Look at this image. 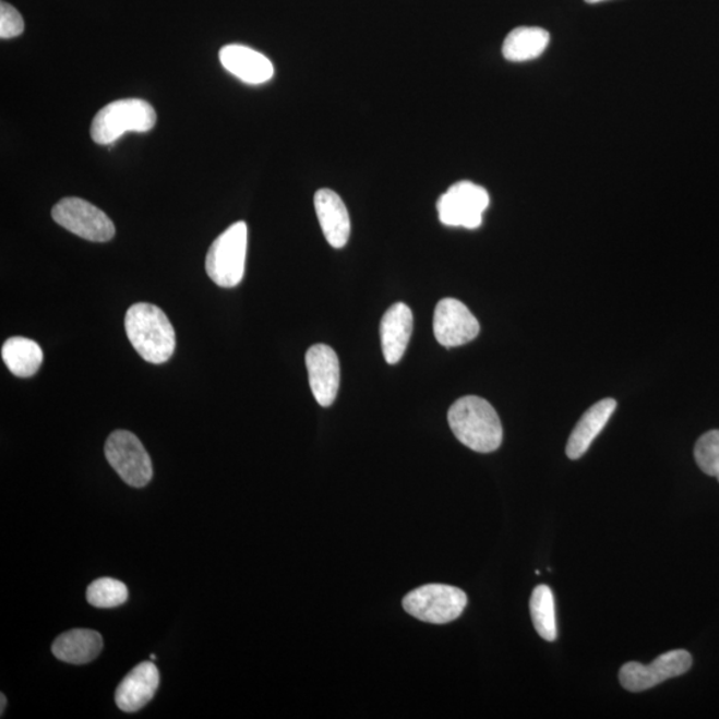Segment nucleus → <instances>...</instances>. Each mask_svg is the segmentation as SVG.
Returning a JSON list of instances; mask_svg holds the SVG:
<instances>
[{"label":"nucleus","mask_w":719,"mask_h":719,"mask_svg":"<svg viewBox=\"0 0 719 719\" xmlns=\"http://www.w3.org/2000/svg\"><path fill=\"white\" fill-rule=\"evenodd\" d=\"M155 124L156 112L146 100H117L96 113L91 125V137L95 143L107 146L117 142L125 132H148Z\"/></svg>","instance_id":"7ed1b4c3"},{"label":"nucleus","mask_w":719,"mask_h":719,"mask_svg":"<svg viewBox=\"0 0 719 719\" xmlns=\"http://www.w3.org/2000/svg\"><path fill=\"white\" fill-rule=\"evenodd\" d=\"M585 2L589 4H596V3L606 2V0H585Z\"/></svg>","instance_id":"393cba45"},{"label":"nucleus","mask_w":719,"mask_h":719,"mask_svg":"<svg viewBox=\"0 0 719 719\" xmlns=\"http://www.w3.org/2000/svg\"><path fill=\"white\" fill-rule=\"evenodd\" d=\"M127 600H129V589L118 579L99 578L87 589V601L95 608H117L123 606Z\"/></svg>","instance_id":"412c9836"},{"label":"nucleus","mask_w":719,"mask_h":719,"mask_svg":"<svg viewBox=\"0 0 719 719\" xmlns=\"http://www.w3.org/2000/svg\"><path fill=\"white\" fill-rule=\"evenodd\" d=\"M52 219L68 231L96 243H105L115 237L110 217L80 197H65L52 208Z\"/></svg>","instance_id":"6e6552de"},{"label":"nucleus","mask_w":719,"mask_h":719,"mask_svg":"<svg viewBox=\"0 0 719 719\" xmlns=\"http://www.w3.org/2000/svg\"><path fill=\"white\" fill-rule=\"evenodd\" d=\"M24 32V21L20 11L11 4L0 3V38H16Z\"/></svg>","instance_id":"5701e85b"},{"label":"nucleus","mask_w":719,"mask_h":719,"mask_svg":"<svg viewBox=\"0 0 719 719\" xmlns=\"http://www.w3.org/2000/svg\"><path fill=\"white\" fill-rule=\"evenodd\" d=\"M551 35L540 27H517L507 34L503 56L510 62H527L547 50Z\"/></svg>","instance_id":"6ab92c4d"},{"label":"nucleus","mask_w":719,"mask_h":719,"mask_svg":"<svg viewBox=\"0 0 719 719\" xmlns=\"http://www.w3.org/2000/svg\"><path fill=\"white\" fill-rule=\"evenodd\" d=\"M2 358L12 374L26 379L39 371L44 350L32 338L16 336L3 344Z\"/></svg>","instance_id":"a211bd4d"},{"label":"nucleus","mask_w":719,"mask_h":719,"mask_svg":"<svg viewBox=\"0 0 719 719\" xmlns=\"http://www.w3.org/2000/svg\"><path fill=\"white\" fill-rule=\"evenodd\" d=\"M305 364L313 397L322 407H331L340 388V362L335 350L316 344L308 349Z\"/></svg>","instance_id":"9b49d317"},{"label":"nucleus","mask_w":719,"mask_h":719,"mask_svg":"<svg viewBox=\"0 0 719 719\" xmlns=\"http://www.w3.org/2000/svg\"><path fill=\"white\" fill-rule=\"evenodd\" d=\"M125 334L132 347L151 364H163L172 358L177 335L159 307L137 303L130 307L124 319Z\"/></svg>","instance_id":"f257e3e1"},{"label":"nucleus","mask_w":719,"mask_h":719,"mask_svg":"<svg viewBox=\"0 0 719 719\" xmlns=\"http://www.w3.org/2000/svg\"><path fill=\"white\" fill-rule=\"evenodd\" d=\"M615 408H618V403L613 398H606V400H601L586 410L582 420L573 429L570 441H567L566 455L571 460H578L588 452L591 443L607 427Z\"/></svg>","instance_id":"dca6fc26"},{"label":"nucleus","mask_w":719,"mask_h":719,"mask_svg":"<svg viewBox=\"0 0 719 719\" xmlns=\"http://www.w3.org/2000/svg\"><path fill=\"white\" fill-rule=\"evenodd\" d=\"M151 660H156V655H151Z\"/></svg>","instance_id":"a878e982"},{"label":"nucleus","mask_w":719,"mask_h":719,"mask_svg":"<svg viewBox=\"0 0 719 719\" xmlns=\"http://www.w3.org/2000/svg\"><path fill=\"white\" fill-rule=\"evenodd\" d=\"M414 332V315L407 304L396 303L384 313L380 324L383 353L386 362L394 366L403 359Z\"/></svg>","instance_id":"4468645a"},{"label":"nucleus","mask_w":719,"mask_h":719,"mask_svg":"<svg viewBox=\"0 0 719 719\" xmlns=\"http://www.w3.org/2000/svg\"><path fill=\"white\" fill-rule=\"evenodd\" d=\"M453 434L469 450L491 453L503 443V426L495 409L479 396H465L448 412Z\"/></svg>","instance_id":"f03ea898"},{"label":"nucleus","mask_w":719,"mask_h":719,"mask_svg":"<svg viewBox=\"0 0 719 719\" xmlns=\"http://www.w3.org/2000/svg\"><path fill=\"white\" fill-rule=\"evenodd\" d=\"M694 456L704 474L717 477L719 475V431H710L700 436L694 448Z\"/></svg>","instance_id":"4be33fe9"},{"label":"nucleus","mask_w":719,"mask_h":719,"mask_svg":"<svg viewBox=\"0 0 719 719\" xmlns=\"http://www.w3.org/2000/svg\"><path fill=\"white\" fill-rule=\"evenodd\" d=\"M103 649V638L98 632L74 630L65 632L52 645L53 656L59 661L84 664L94 661Z\"/></svg>","instance_id":"f3484780"},{"label":"nucleus","mask_w":719,"mask_h":719,"mask_svg":"<svg viewBox=\"0 0 719 719\" xmlns=\"http://www.w3.org/2000/svg\"><path fill=\"white\" fill-rule=\"evenodd\" d=\"M489 205V193L472 181H458L439 199L440 221L448 227L476 229Z\"/></svg>","instance_id":"0eeeda50"},{"label":"nucleus","mask_w":719,"mask_h":719,"mask_svg":"<svg viewBox=\"0 0 719 719\" xmlns=\"http://www.w3.org/2000/svg\"><path fill=\"white\" fill-rule=\"evenodd\" d=\"M0 699H2V709H0V715L3 716L5 705H8V699H5L4 694H2V696H0Z\"/></svg>","instance_id":"b1692460"},{"label":"nucleus","mask_w":719,"mask_h":719,"mask_svg":"<svg viewBox=\"0 0 719 719\" xmlns=\"http://www.w3.org/2000/svg\"><path fill=\"white\" fill-rule=\"evenodd\" d=\"M220 63L229 74L247 84L267 83L275 74L274 64L267 57L252 48L241 45H228L219 52Z\"/></svg>","instance_id":"ddd939ff"},{"label":"nucleus","mask_w":719,"mask_h":719,"mask_svg":"<svg viewBox=\"0 0 719 719\" xmlns=\"http://www.w3.org/2000/svg\"><path fill=\"white\" fill-rule=\"evenodd\" d=\"M433 332L441 346L462 347L479 336L480 323L460 300L448 298L434 310Z\"/></svg>","instance_id":"9d476101"},{"label":"nucleus","mask_w":719,"mask_h":719,"mask_svg":"<svg viewBox=\"0 0 719 719\" xmlns=\"http://www.w3.org/2000/svg\"><path fill=\"white\" fill-rule=\"evenodd\" d=\"M530 615L537 633L552 643L558 638V622H555V602L553 591L547 585H539L530 597Z\"/></svg>","instance_id":"aec40b11"},{"label":"nucleus","mask_w":719,"mask_h":719,"mask_svg":"<svg viewBox=\"0 0 719 719\" xmlns=\"http://www.w3.org/2000/svg\"><path fill=\"white\" fill-rule=\"evenodd\" d=\"M105 453L115 472L129 486L143 488L153 479V462L134 433L115 431L107 439Z\"/></svg>","instance_id":"423d86ee"},{"label":"nucleus","mask_w":719,"mask_h":719,"mask_svg":"<svg viewBox=\"0 0 719 719\" xmlns=\"http://www.w3.org/2000/svg\"><path fill=\"white\" fill-rule=\"evenodd\" d=\"M693 658L686 650H672L657 657L650 664L627 662L620 670V682L626 691L638 693L685 674Z\"/></svg>","instance_id":"1a4fd4ad"},{"label":"nucleus","mask_w":719,"mask_h":719,"mask_svg":"<svg viewBox=\"0 0 719 719\" xmlns=\"http://www.w3.org/2000/svg\"><path fill=\"white\" fill-rule=\"evenodd\" d=\"M159 681V670L154 662L139 663L120 682L117 694H115V703L120 710L125 712L139 711L155 697Z\"/></svg>","instance_id":"f8f14e48"},{"label":"nucleus","mask_w":719,"mask_h":719,"mask_svg":"<svg viewBox=\"0 0 719 719\" xmlns=\"http://www.w3.org/2000/svg\"><path fill=\"white\" fill-rule=\"evenodd\" d=\"M315 209L326 241L337 250L346 247L350 235V219L341 197L332 190H319L315 195Z\"/></svg>","instance_id":"2eb2a0df"},{"label":"nucleus","mask_w":719,"mask_h":719,"mask_svg":"<svg viewBox=\"0 0 719 719\" xmlns=\"http://www.w3.org/2000/svg\"><path fill=\"white\" fill-rule=\"evenodd\" d=\"M248 228L244 221L235 223L211 245L205 257L209 279L223 288L239 286L244 277Z\"/></svg>","instance_id":"20e7f679"},{"label":"nucleus","mask_w":719,"mask_h":719,"mask_svg":"<svg viewBox=\"0 0 719 719\" xmlns=\"http://www.w3.org/2000/svg\"><path fill=\"white\" fill-rule=\"evenodd\" d=\"M468 597L456 586L429 584L404 597L403 607L412 618L429 624H448L467 608Z\"/></svg>","instance_id":"39448f33"},{"label":"nucleus","mask_w":719,"mask_h":719,"mask_svg":"<svg viewBox=\"0 0 719 719\" xmlns=\"http://www.w3.org/2000/svg\"><path fill=\"white\" fill-rule=\"evenodd\" d=\"M716 479L719 481V475L716 477Z\"/></svg>","instance_id":"bb28decb"}]
</instances>
